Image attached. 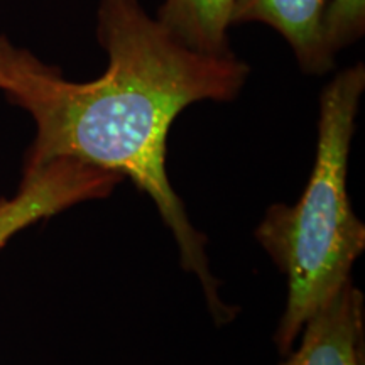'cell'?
<instances>
[{"mask_svg": "<svg viewBox=\"0 0 365 365\" xmlns=\"http://www.w3.org/2000/svg\"><path fill=\"white\" fill-rule=\"evenodd\" d=\"M98 43L108 54L100 78L68 81L49 66L9 95L36 124L24 170L70 159L129 178L156 205L180 249L181 267L198 277L217 325L239 309L220 296L210 269L207 237L191 225L166 171L168 134L191 103L232 102L250 66L235 54L215 56L182 44L139 0H100Z\"/></svg>", "mask_w": 365, "mask_h": 365, "instance_id": "cell-1", "label": "cell"}, {"mask_svg": "<svg viewBox=\"0 0 365 365\" xmlns=\"http://www.w3.org/2000/svg\"><path fill=\"white\" fill-rule=\"evenodd\" d=\"M365 90L362 63L340 71L319 95L318 143L312 175L294 205L276 203L254 235L286 276V308L274 333L289 354L314 309L350 281L365 250V225L346 190L350 145Z\"/></svg>", "mask_w": 365, "mask_h": 365, "instance_id": "cell-2", "label": "cell"}, {"mask_svg": "<svg viewBox=\"0 0 365 365\" xmlns=\"http://www.w3.org/2000/svg\"><path fill=\"white\" fill-rule=\"evenodd\" d=\"M364 294L352 279L314 309L301 341L277 365H364Z\"/></svg>", "mask_w": 365, "mask_h": 365, "instance_id": "cell-3", "label": "cell"}, {"mask_svg": "<svg viewBox=\"0 0 365 365\" xmlns=\"http://www.w3.org/2000/svg\"><path fill=\"white\" fill-rule=\"evenodd\" d=\"M328 0H235L232 24L264 22L291 46L298 65L309 75L335 68V56L323 41V16Z\"/></svg>", "mask_w": 365, "mask_h": 365, "instance_id": "cell-4", "label": "cell"}, {"mask_svg": "<svg viewBox=\"0 0 365 365\" xmlns=\"http://www.w3.org/2000/svg\"><path fill=\"white\" fill-rule=\"evenodd\" d=\"M235 0H164L156 19L191 49L227 56Z\"/></svg>", "mask_w": 365, "mask_h": 365, "instance_id": "cell-5", "label": "cell"}, {"mask_svg": "<svg viewBox=\"0 0 365 365\" xmlns=\"http://www.w3.org/2000/svg\"><path fill=\"white\" fill-rule=\"evenodd\" d=\"M365 31V0H328L323 16V41L336 58L341 49L362 38Z\"/></svg>", "mask_w": 365, "mask_h": 365, "instance_id": "cell-6", "label": "cell"}, {"mask_svg": "<svg viewBox=\"0 0 365 365\" xmlns=\"http://www.w3.org/2000/svg\"><path fill=\"white\" fill-rule=\"evenodd\" d=\"M48 68L49 65H44L33 53L0 36V90L6 91L7 97Z\"/></svg>", "mask_w": 365, "mask_h": 365, "instance_id": "cell-7", "label": "cell"}, {"mask_svg": "<svg viewBox=\"0 0 365 365\" xmlns=\"http://www.w3.org/2000/svg\"><path fill=\"white\" fill-rule=\"evenodd\" d=\"M2 245H4V244H2V240H0V247H2Z\"/></svg>", "mask_w": 365, "mask_h": 365, "instance_id": "cell-8", "label": "cell"}]
</instances>
